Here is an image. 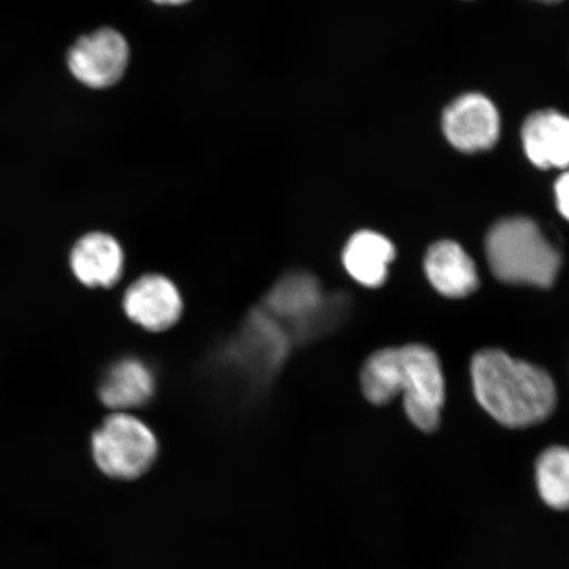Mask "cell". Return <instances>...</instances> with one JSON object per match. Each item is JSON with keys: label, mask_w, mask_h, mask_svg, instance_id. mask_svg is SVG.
<instances>
[{"label": "cell", "mask_w": 569, "mask_h": 569, "mask_svg": "<svg viewBox=\"0 0 569 569\" xmlns=\"http://www.w3.org/2000/svg\"><path fill=\"white\" fill-rule=\"evenodd\" d=\"M471 376L482 409L510 429L542 423L557 407V388L549 373L496 348L473 356Z\"/></svg>", "instance_id": "obj_2"}, {"label": "cell", "mask_w": 569, "mask_h": 569, "mask_svg": "<svg viewBox=\"0 0 569 569\" xmlns=\"http://www.w3.org/2000/svg\"><path fill=\"white\" fill-rule=\"evenodd\" d=\"M360 379L369 402L381 407L402 395L412 425L425 432L438 429L446 386L442 365L431 348L408 345L377 351L366 361Z\"/></svg>", "instance_id": "obj_1"}, {"label": "cell", "mask_w": 569, "mask_h": 569, "mask_svg": "<svg viewBox=\"0 0 569 569\" xmlns=\"http://www.w3.org/2000/svg\"><path fill=\"white\" fill-rule=\"evenodd\" d=\"M92 457L101 471L117 480L147 473L159 455V442L149 426L130 412H112L92 433Z\"/></svg>", "instance_id": "obj_4"}, {"label": "cell", "mask_w": 569, "mask_h": 569, "mask_svg": "<svg viewBox=\"0 0 569 569\" xmlns=\"http://www.w3.org/2000/svg\"><path fill=\"white\" fill-rule=\"evenodd\" d=\"M268 306L277 317L309 325L319 315L323 297L315 277L296 273L276 284L268 297Z\"/></svg>", "instance_id": "obj_13"}, {"label": "cell", "mask_w": 569, "mask_h": 569, "mask_svg": "<svg viewBox=\"0 0 569 569\" xmlns=\"http://www.w3.org/2000/svg\"><path fill=\"white\" fill-rule=\"evenodd\" d=\"M395 258L393 243L375 231L356 232L341 254L347 273L366 288H380L387 282Z\"/></svg>", "instance_id": "obj_12"}, {"label": "cell", "mask_w": 569, "mask_h": 569, "mask_svg": "<svg viewBox=\"0 0 569 569\" xmlns=\"http://www.w3.org/2000/svg\"><path fill=\"white\" fill-rule=\"evenodd\" d=\"M153 2L159 3V4L176 6V4H182L184 2H188V0H153Z\"/></svg>", "instance_id": "obj_16"}, {"label": "cell", "mask_w": 569, "mask_h": 569, "mask_svg": "<svg viewBox=\"0 0 569 569\" xmlns=\"http://www.w3.org/2000/svg\"><path fill=\"white\" fill-rule=\"evenodd\" d=\"M154 390V376L146 362L126 358L107 369L98 393L104 407L127 412L151 401Z\"/></svg>", "instance_id": "obj_11"}, {"label": "cell", "mask_w": 569, "mask_h": 569, "mask_svg": "<svg viewBox=\"0 0 569 569\" xmlns=\"http://www.w3.org/2000/svg\"><path fill=\"white\" fill-rule=\"evenodd\" d=\"M130 49L122 34L111 28L83 36L71 47L68 66L78 81L94 89L116 84L123 77Z\"/></svg>", "instance_id": "obj_5"}, {"label": "cell", "mask_w": 569, "mask_h": 569, "mask_svg": "<svg viewBox=\"0 0 569 569\" xmlns=\"http://www.w3.org/2000/svg\"><path fill=\"white\" fill-rule=\"evenodd\" d=\"M540 2L553 3V2H560V0H540Z\"/></svg>", "instance_id": "obj_17"}, {"label": "cell", "mask_w": 569, "mask_h": 569, "mask_svg": "<svg viewBox=\"0 0 569 569\" xmlns=\"http://www.w3.org/2000/svg\"><path fill=\"white\" fill-rule=\"evenodd\" d=\"M425 272L438 291L448 298H466L478 290V268L465 248L451 240L438 241L426 253Z\"/></svg>", "instance_id": "obj_9"}, {"label": "cell", "mask_w": 569, "mask_h": 569, "mask_svg": "<svg viewBox=\"0 0 569 569\" xmlns=\"http://www.w3.org/2000/svg\"><path fill=\"white\" fill-rule=\"evenodd\" d=\"M487 259L496 279L511 284L551 288L559 274L558 249L528 218H508L487 237Z\"/></svg>", "instance_id": "obj_3"}, {"label": "cell", "mask_w": 569, "mask_h": 569, "mask_svg": "<svg viewBox=\"0 0 569 569\" xmlns=\"http://www.w3.org/2000/svg\"><path fill=\"white\" fill-rule=\"evenodd\" d=\"M558 210L569 222V170L558 178L555 183Z\"/></svg>", "instance_id": "obj_15"}, {"label": "cell", "mask_w": 569, "mask_h": 569, "mask_svg": "<svg viewBox=\"0 0 569 569\" xmlns=\"http://www.w3.org/2000/svg\"><path fill=\"white\" fill-rule=\"evenodd\" d=\"M70 267L77 280L87 287L111 288L124 272L123 248L109 233L84 234L70 253Z\"/></svg>", "instance_id": "obj_8"}, {"label": "cell", "mask_w": 569, "mask_h": 569, "mask_svg": "<svg viewBox=\"0 0 569 569\" xmlns=\"http://www.w3.org/2000/svg\"><path fill=\"white\" fill-rule=\"evenodd\" d=\"M537 488L547 507L569 509V448L555 446L537 461Z\"/></svg>", "instance_id": "obj_14"}, {"label": "cell", "mask_w": 569, "mask_h": 569, "mask_svg": "<svg viewBox=\"0 0 569 569\" xmlns=\"http://www.w3.org/2000/svg\"><path fill=\"white\" fill-rule=\"evenodd\" d=\"M526 154L540 169L569 168V118L558 111L532 113L522 127Z\"/></svg>", "instance_id": "obj_10"}, {"label": "cell", "mask_w": 569, "mask_h": 569, "mask_svg": "<svg viewBox=\"0 0 569 569\" xmlns=\"http://www.w3.org/2000/svg\"><path fill=\"white\" fill-rule=\"evenodd\" d=\"M123 309L126 316L142 329L151 332L167 331L182 316V296L167 276L149 273L141 276L127 289Z\"/></svg>", "instance_id": "obj_6"}, {"label": "cell", "mask_w": 569, "mask_h": 569, "mask_svg": "<svg viewBox=\"0 0 569 569\" xmlns=\"http://www.w3.org/2000/svg\"><path fill=\"white\" fill-rule=\"evenodd\" d=\"M443 131L448 141L459 151H487L500 137V117L487 97L466 94L447 107Z\"/></svg>", "instance_id": "obj_7"}]
</instances>
